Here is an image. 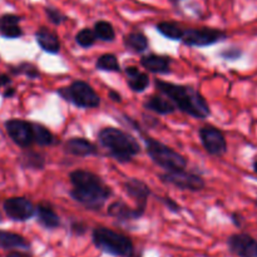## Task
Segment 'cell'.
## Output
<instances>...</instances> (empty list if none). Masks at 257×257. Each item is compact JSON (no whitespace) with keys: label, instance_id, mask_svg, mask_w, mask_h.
I'll return each mask as SVG.
<instances>
[{"label":"cell","instance_id":"1","mask_svg":"<svg viewBox=\"0 0 257 257\" xmlns=\"http://www.w3.org/2000/svg\"><path fill=\"white\" fill-rule=\"evenodd\" d=\"M69 181L73 186L70 197L88 210H100L112 196V188L105 185L99 176L89 171H73L69 173Z\"/></svg>","mask_w":257,"mask_h":257},{"label":"cell","instance_id":"2","mask_svg":"<svg viewBox=\"0 0 257 257\" xmlns=\"http://www.w3.org/2000/svg\"><path fill=\"white\" fill-rule=\"evenodd\" d=\"M155 85L158 92L166 95L181 112L197 119H205L211 114L207 100L195 88L160 79L155 80Z\"/></svg>","mask_w":257,"mask_h":257},{"label":"cell","instance_id":"3","mask_svg":"<svg viewBox=\"0 0 257 257\" xmlns=\"http://www.w3.org/2000/svg\"><path fill=\"white\" fill-rule=\"evenodd\" d=\"M99 145L109 152V156L118 162H130L140 153L141 147L133 136L114 127H105L98 133Z\"/></svg>","mask_w":257,"mask_h":257},{"label":"cell","instance_id":"4","mask_svg":"<svg viewBox=\"0 0 257 257\" xmlns=\"http://www.w3.org/2000/svg\"><path fill=\"white\" fill-rule=\"evenodd\" d=\"M92 241L95 247L107 255L132 257L135 245L128 236L107 227H95L92 231Z\"/></svg>","mask_w":257,"mask_h":257},{"label":"cell","instance_id":"5","mask_svg":"<svg viewBox=\"0 0 257 257\" xmlns=\"http://www.w3.org/2000/svg\"><path fill=\"white\" fill-rule=\"evenodd\" d=\"M146 150L151 160L166 171H182L187 167V160L181 153L151 137L145 138Z\"/></svg>","mask_w":257,"mask_h":257},{"label":"cell","instance_id":"6","mask_svg":"<svg viewBox=\"0 0 257 257\" xmlns=\"http://www.w3.org/2000/svg\"><path fill=\"white\" fill-rule=\"evenodd\" d=\"M58 94L79 108H97L100 104L99 95L84 80H74L69 87L60 88Z\"/></svg>","mask_w":257,"mask_h":257},{"label":"cell","instance_id":"7","mask_svg":"<svg viewBox=\"0 0 257 257\" xmlns=\"http://www.w3.org/2000/svg\"><path fill=\"white\" fill-rule=\"evenodd\" d=\"M160 180L163 183L173 186V187L178 188V190L192 191V192H198V191L203 190L206 186L205 180L201 176L191 172H186L185 170L167 171V172L160 176Z\"/></svg>","mask_w":257,"mask_h":257},{"label":"cell","instance_id":"8","mask_svg":"<svg viewBox=\"0 0 257 257\" xmlns=\"http://www.w3.org/2000/svg\"><path fill=\"white\" fill-rule=\"evenodd\" d=\"M227 38V34L220 29L212 28H190L186 29L182 42L188 47H208Z\"/></svg>","mask_w":257,"mask_h":257},{"label":"cell","instance_id":"9","mask_svg":"<svg viewBox=\"0 0 257 257\" xmlns=\"http://www.w3.org/2000/svg\"><path fill=\"white\" fill-rule=\"evenodd\" d=\"M200 138L208 155L218 157L227 151V142H226L225 135L213 125L201 128Z\"/></svg>","mask_w":257,"mask_h":257},{"label":"cell","instance_id":"10","mask_svg":"<svg viewBox=\"0 0 257 257\" xmlns=\"http://www.w3.org/2000/svg\"><path fill=\"white\" fill-rule=\"evenodd\" d=\"M3 207L8 217L19 222L28 221L37 212V207H34V205L25 197L8 198L7 201H4Z\"/></svg>","mask_w":257,"mask_h":257},{"label":"cell","instance_id":"11","mask_svg":"<svg viewBox=\"0 0 257 257\" xmlns=\"http://www.w3.org/2000/svg\"><path fill=\"white\" fill-rule=\"evenodd\" d=\"M8 135L18 146L27 148L34 143L33 123L22 119H10L5 122Z\"/></svg>","mask_w":257,"mask_h":257},{"label":"cell","instance_id":"12","mask_svg":"<svg viewBox=\"0 0 257 257\" xmlns=\"http://www.w3.org/2000/svg\"><path fill=\"white\" fill-rule=\"evenodd\" d=\"M228 250L237 257H257V240L247 233H235L227 240Z\"/></svg>","mask_w":257,"mask_h":257},{"label":"cell","instance_id":"13","mask_svg":"<svg viewBox=\"0 0 257 257\" xmlns=\"http://www.w3.org/2000/svg\"><path fill=\"white\" fill-rule=\"evenodd\" d=\"M123 188H124L125 193L137 203L136 208L142 215H145L146 208H147L148 197L151 195V188L143 181L138 180V178H130V180L125 181L123 183Z\"/></svg>","mask_w":257,"mask_h":257},{"label":"cell","instance_id":"14","mask_svg":"<svg viewBox=\"0 0 257 257\" xmlns=\"http://www.w3.org/2000/svg\"><path fill=\"white\" fill-rule=\"evenodd\" d=\"M64 151L68 155L75 157H88V156H97L98 147L85 138L74 137L67 141L64 145Z\"/></svg>","mask_w":257,"mask_h":257},{"label":"cell","instance_id":"15","mask_svg":"<svg viewBox=\"0 0 257 257\" xmlns=\"http://www.w3.org/2000/svg\"><path fill=\"white\" fill-rule=\"evenodd\" d=\"M37 43L44 52L50 53V54H58L60 50V42L57 33L48 28L42 27L35 33Z\"/></svg>","mask_w":257,"mask_h":257},{"label":"cell","instance_id":"16","mask_svg":"<svg viewBox=\"0 0 257 257\" xmlns=\"http://www.w3.org/2000/svg\"><path fill=\"white\" fill-rule=\"evenodd\" d=\"M141 64L143 68L156 74H167L171 72V58L166 55L148 54L142 57Z\"/></svg>","mask_w":257,"mask_h":257},{"label":"cell","instance_id":"17","mask_svg":"<svg viewBox=\"0 0 257 257\" xmlns=\"http://www.w3.org/2000/svg\"><path fill=\"white\" fill-rule=\"evenodd\" d=\"M22 18L15 14H4L0 17V34L9 39H15L23 35L19 23Z\"/></svg>","mask_w":257,"mask_h":257},{"label":"cell","instance_id":"18","mask_svg":"<svg viewBox=\"0 0 257 257\" xmlns=\"http://www.w3.org/2000/svg\"><path fill=\"white\" fill-rule=\"evenodd\" d=\"M108 215L119 221L138 220L143 216L137 208H131L123 201H115V202L110 203L109 207H108Z\"/></svg>","mask_w":257,"mask_h":257},{"label":"cell","instance_id":"19","mask_svg":"<svg viewBox=\"0 0 257 257\" xmlns=\"http://www.w3.org/2000/svg\"><path fill=\"white\" fill-rule=\"evenodd\" d=\"M38 222L47 230H55L60 226V217L48 203H39L37 206Z\"/></svg>","mask_w":257,"mask_h":257},{"label":"cell","instance_id":"20","mask_svg":"<svg viewBox=\"0 0 257 257\" xmlns=\"http://www.w3.org/2000/svg\"><path fill=\"white\" fill-rule=\"evenodd\" d=\"M125 75H127V83L133 92H143L150 85V77L146 73L141 72L136 67L125 68Z\"/></svg>","mask_w":257,"mask_h":257},{"label":"cell","instance_id":"21","mask_svg":"<svg viewBox=\"0 0 257 257\" xmlns=\"http://www.w3.org/2000/svg\"><path fill=\"white\" fill-rule=\"evenodd\" d=\"M145 108L146 109L151 110V112H155L157 114H170L176 110L175 104L168 99L167 97H163V95H152V97L148 98L145 102Z\"/></svg>","mask_w":257,"mask_h":257},{"label":"cell","instance_id":"22","mask_svg":"<svg viewBox=\"0 0 257 257\" xmlns=\"http://www.w3.org/2000/svg\"><path fill=\"white\" fill-rule=\"evenodd\" d=\"M0 247L7 248V250H9V248H23V250H28L30 247V243L23 236L18 235V233L0 231Z\"/></svg>","mask_w":257,"mask_h":257},{"label":"cell","instance_id":"23","mask_svg":"<svg viewBox=\"0 0 257 257\" xmlns=\"http://www.w3.org/2000/svg\"><path fill=\"white\" fill-rule=\"evenodd\" d=\"M123 44L131 52L142 53L148 48V39L142 32H133L123 38Z\"/></svg>","mask_w":257,"mask_h":257},{"label":"cell","instance_id":"24","mask_svg":"<svg viewBox=\"0 0 257 257\" xmlns=\"http://www.w3.org/2000/svg\"><path fill=\"white\" fill-rule=\"evenodd\" d=\"M158 32L171 40H182L186 29L176 22H161L156 25Z\"/></svg>","mask_w":257,"mask_h":257},{"label":"cell","instance_id":"25","mask_svg":"<svg viewBox=\"0 0 257 257\" xmlns=\"http://www.w3.org/2000/svg\"><path fill=\"white\" fill-rule=\"evenodd\" d=\"M33 133H34V143L42 146V147L52 146L57 142L54 135L39 123H33Z\"/></svg>","mask_w":257,"mask_h":257},{"label":"cell","instance_id":"26","mask_svg":"<svg viewBox=\"0 0 257 257\" xmlns=\"http://www.w3.org/2000/svg\"><path fill=\"white\" fill-rule=\"evenodd\" d=\"M20 165L29 170H43L45 166L44 156L34 151H28L20 157Z\"/></svg>","mask_w":257,"mask_h":257},{"label":"cell","instance_id":"27","mask_svg":"<svg viewBox=\"0 0 257 257\" xmlns=\"http://www.w3.org/2000/svg\"><path fill=\"white\" fill-rule=\"evenodd\" d=\"M95 68L98 70H103V72H119L120 70V65L117 57L114 54H110V53L100 55L95 62Z\"/></svg>","mask_w":257,"mask_h":257},{"label":"cell","instance_id":"28","mask_svg":"<svg viewBox=\"0 0 257 257\" xmlns=\"http://www.w3.org/2000/svg\"><path fill=\"white\" fill-rule=\"evenodd\" d=\"M94 33L97 38L103 42H113L115 38V32L113 25L105 20H99L94 24Z\"/></svg>","mask_w":257,"mask_h":257},{"label":"cell","instance_id":"29","mask_svg":"<svg viewBox=\"0 0 257 257\" xmlns=\"http://www.w3.org/2000/svg\"><path fill=\"white\" fill-rule=\"evenodd\" d=\"M97 39L98 38L95 35L94 30L89 29V28H84V29L78 32V34L75 35V42L82 48H90L92 45H94Z\"/></svg>","mask_w":257,"mask_h":257},{"label":"cell","instance_id":"30","mask_svg":"<svg viewBox=\"0 0 257 257\" xmlns=\"http://www.w3.org/2000/svg\"><path fill=\"white\" fill-rule=\"evenodd\" d=\"M13 73H15V74H24L27 75L28 78H30V79H35V78L39 77L40 74L39 70H38L34 65L30 64V63H22V64L18 65V67L13 68Z\"/></svg>","mask_w":257,"mask_h":257},{"label":"cell","instance_id":"31","mask_svg":"<svg viewBox=\"0 0 257 257\" xmlns=\"http://www.w3.org/2000/svg\"><path fill=\"white\" fill-rule=\"evenodd\" d=\"M45 14H47V18L50 20V23H53L54 25H60L68 19L67 15H64L59 9L53 7L45 8Z\"/></svg>","mask_w":257,"mask_h":257},{"label":"cell","instance_id":"32","mask_svg":"<svg viewBox=\"0 0 257 257\" xmlns=\"http://www.w3.org/2000/svg\"><path fill=\"white\" fill-rule=\"evenodd\" d=\"M220 55L226 60H236L242 55V52H241V49H238V48L231 47L228 48V49L222 50V52L220 53Z\"/></svg>","mask_w":257,"mask_h":257},{"label":"cell","instance_id":"33","mask_svg":"<svg viewBox=\"0 0 257 257\" xmlns=\"http://www.w3.org/2000/svg\"><path fill=\"white\" fill-rule=\"evenodd\" d=\"M161 200H162L163 205H165L166 207H167L168 210L171 211V212L178 213V212H180V211H181V206L178 205V203L176 202V201H173L172 198H170V197H163V198H161Z\"/></svg>","mask_w":257,"mask_h":257},{"label":"cell","instance_id":"34","mask_svg":"<svg viewBox=\"0 0 257 257\" xmlns=\"http://www.w3.org/2000/svg\"><path fill=\"white\" fill-rule=\"evenodd\" d=\"M70 228H72V232L75 233V235H84L88 230L87 225L82 222H74Z\"/></svg>","mask_w":257,"mask_h":257},{"label":"cell","instance_id":"35","mask_svg":"<svg viewBox=\"0 0 257 257\" xmlns=\"http://www.w3.org/2000/svg\"><path fill=\"white\" fill-rule=\"evenodd\" d=\"M108 94H109L110 99L114 100V102H120V100H122V97H120V94H119V93L115 92V90H109V93H108Z\"/></svg>","mask_w":257,"mask_h":257},{"label":"cell","instance_id":"36","mask_svg":"<svg viewBox=\"0 0 257 257\" xmlns=\"http://www.w3.org/2000/svg\"><path fill=\"white\" fill-rule=\"evenodd\" d=\"M10 82H12V79L8 75L0 74V87H5V85L10 84Z\"/></svg>","mask_w":257,"mask_h":257},{"label":"cell","instance_id":"37","mask_svg":"<svg viewBox=\"0 0 257 257\" xmlns=\"http://www.w3.org/2000/svg\"><path fill=\"white\" fill-rule=\"evenodd\" d=\"M231 218H232V222L235 223L237 227H241V216H238L237 213H233V215L231 216Z\"/></svg>","mask_w":257,"mask_h":257},{"label":"cell","instance_id":"38","mask_svg":"<svg viewBox=\"0 0 257 257\" xmlns=\"http://www.w3.org/2000/svg\"><path fill=\"white\" fill-rule=\"evenodd\" d=\"M14 93H15V90H14V89H13V88H10V89H8V90H7V92H5V93H4V95H5V97H7V98H8V97H12V95H13V94H14Z\"/></svg>","mask_w":257,"mask_h":257},{"label":"cell","instance_id":"39","mask_svg":"<svg viewBox=\"0 0 257 257\" xmlns=\"http://www.w3.org/2000/svg\"><path fill=\"white\" fill-rule=\"evenodd\" d=\"M7 257H25V256H23L22 253H18V252H13V253H9V255H8Z\"/></svg>","mask_w":257,"mask_h":257},{"label":"cell","instance_id":"40","mask_svg":"<svg viewBox=\"0 0 257 257\" xmlns=\"http://www.w3.org/2000/svg\"><path fill=\"white\" fill-rule=\"evenodd\" d=\"M170 2L172 3V4H178V3L183 2V0H170Z\"/></svg>","mask_w":257,"mask_h":257},{"label":"cell","instance_id":"41","mask_svg":"<svg viewBox=\"0 0 257 257\" xmlns=\"http://www.w3.org/2000/svg\"><path fill=\"white\" fill-rule=\"evenodd\" d=\"M253 171H255V172L257 173V161L255 163H253Z\"/></svg>","mask_w":257,"mask_h":257}]
</instances>
